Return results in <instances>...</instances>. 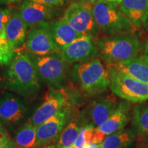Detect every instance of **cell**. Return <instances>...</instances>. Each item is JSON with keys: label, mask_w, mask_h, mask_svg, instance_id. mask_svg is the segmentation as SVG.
<instances>
[{"label": "cell", "mask_w": 148, "mask_h": 148, "mask_svg": "<svg viewBox=\"0 0 148 148\" xmlns=\"http://www.w3.org/2000/svg\"><path fill=\"white\" fill-rule=\"evenodd\" d=\"M9 64L6 73L9 89L21 95H29L39 89L40 78L31 56L18 51Z\"/></svg>", "instance_id": "1"}, {"label": "cell", "mask_w": 148, "mask_h": 148, "mask_svg": "<svg viewBox=\"0 0 148 148\" xmlns=\"http://www.w3.org/2000/svg\"><path fill=\"white\" fill-rule=\"evenodd\" d=\"M96 45L98 53L108 64L134 58L140 50V42L134 33L108 36L98 40Z\"/></svg>", "instance_id": "2"}, {"label": "cell", "mask_w": 148, "mask_h": 148, "mask_svg": "<svg viewBox=\"0 0 148 148\" xmlns=\"http://www.w3.org/2000/svg\"><path fill=\"white\" fill-rule=\"evenodd\" d=\"M118 5L96 1L92 6V14L98 29L108 36L132 34L137 29L122 13Z\"/></svg>", "instance_id": "3"}, {"label": "cell", "mask_w": 148, "mask_h": 148, "mask_svg": "<svg viewBox=\"0 0 148 148\" xmlns=\"http://www.w3.org/2000/svg\"><path fill=\"white\" fill-rule=\"evenodd\" d=\"M72 76L85 92L91 95L105 91L109 86L108 71L98 58L75 64Z\"/></svg>", "instance_id": "4"}, {"label": "cell", "mask_w": 148, "mask_h": 148, "mask_svg": "<svg viewBox=\"0 0 148 148\" xmlns=\"http://www.w3.org/2000/svg\"><path fill=\"white\" fill-rule=\"evenodd\" d=\"M109 87L118 97L129 102L140 103L148 99V84L140 82L116 67L114 64L107 66Z\"/></svg>", "instance_id": "5"}, {"label": "cell", "mask_w": 148, "mask_h": 148, "mask_svg": "<svg viewBox=\"0 0 148 148\" xmlns=\"http://www.w3.org/2000/svg\"><path fill=\"white\" fill-rule=\"evenodd\" d=\"M25 49L33 55L42 56L60 53V49L53 40L50 24L47 22L32 27L27 33Z\"/></svg>", "instance_id": "6"}, {"label": "cell", "mask_w": 148, "mask_h": 148, "mask_svg": "<svg viewBox=\"0 0 148 148\" xmlns=\"http://www.w3.org/2000/svg\"><path fill=\"white\" fill-rule=\"evenodd\" d=\"M36 66L38 77L48 84L57 85L64 78L66 62L60 53L31 57Z\"/></svg>", "instance_id": "7"}, {"label": "cell", "mask_w": 148, "mask_h": 148, "mask_svg": "<svg viewBox=\"0 0 148 148\" xmlns=\"http://www.w3.org/2000/svg\"><path fill=\"white\" fill-rule=\"evenodd\" d=\"M64 18L77 32L92 37L99 29L96 25L92 6L81 2H74L66 9Z\"/></svg>", "instance_id": "8"}, {"label": "cell", "mask_w": 148, "mask_h": 148, "mask_svg": "<svg viewBox=\"0 0 148 148\" xmlns=\"http://www.w3.org/2000/svg\"><path fill=\"white\" fill-rule=\"evenodd\" d=\"M118 104L115 98L111 96L92 101L82 112L84 126L99 127L113 113Z\"/></svg>", "instance_id": "9"}, {"label": "cell", "mask_w": 148, "mask_h": 148, "mask_svg": "<svg viewBox=\"0 0 148 148\" xmlns=\"http://www.w3.org/2000/svg\"><path fill=\"white\" fill-rule=\"evenodd\" d=\"M98 53L97 45L92 37L82 36L60 49V54L66 62H84L92 60Z\"/></svg>", "instance_id": "10"}, {"label": "cell", "mask_w": 148, "mask_h": 148, "mask_svg": "<svg viewBox=\"0 0 148 148\" xmlns=\"http://www.w3.org/2000/svg\"><path fill=\"white\" fill-rule=\"evenodd\" d=\"M130 109L128 102H120L110 117L99 127L95 128L92 143L100 144L106 136L124 128L130 119Z\"/></svg>", "instance_id": "11"}, {"label": "cell", "mask_w": 148, "mask_h": 148, "mask_svg": "<svg viewBox=\"0 0 148 148\" xmlns=\"http://www.w3.org/2000/svg\"><path fill=\"white\" fill-rule=\"evenodd\" d=\"M67 96L63 90H53L48 93L45 101L36 109L29 122L36 127L40 124L63 110L67 101Z\"/></svg>", "instance_id": "12"}, {"label": "cell", "mask_w": 148, "mask_h": 148, "mask_svg": "<svg viewBox=\"0 0 148 148\" xmlns=\"http://www.w3.org/2000/svg\"><path fill=\"white\" fill-rule=\"evenodd\" d=\"M66 119V112L62 110L38 125L36 127V147H45L56 141L63 129Z\"/></svg>", "instance_id": "13"}, {"label": "cell", "mask_w": 148, "mask_h": 148, "mask_svg": "<svg viewBox=\"0 0 148 148\" xmlns=\"http://www.w3.org/2000/svg\"><path fill=\"white\" fill-rule=\"evenodd\" d=\"M25 107L23 101L11 93L0 96V121L8 124H14L25 116Z\"/></svg>", "instance_id": "14"}, {"label": "cell", "mask_w": 148, "mask_h": 148, "mask_svg": "<svg viewBox=\"0 0 148 148\" xmlns=\"http://www.w3.org/2000/svg\"><path fill=\"white\" fill-rule=\"evenodd\" d=\"M119 9L136 28L147 21L148 0H121Z\"/></svg>", "instance_id": "15"}, {"label": "cell", "mask_w": 148, "mask_h": 148, "mask_svg": "<svg viewBox=\"0 0 148 148\" xmlns=\"http://www.w3.org/2000/svg\"><path fill=\"white\" fill-rule=\"evenodd\" d=\"M18 12L27 26L31 27L46 22L51 16L50 8L25 0L22 3Z\"/></svg>", "instance_id": "16"}, {"label": "cell", "mask_w": 148, "mask_h": 148, "mask_svg": "<svg viewBox=\"0 0 148 148\" xmlns=\"http://www.w3.org/2000/svg\"><path fill=\"white\" fill-rule=\"evenodd\" d=\"M27 27L18 11H12L11 18L7 25L5 35L7 42L14 51L25 41Z\"/></svg>", "instance_id": "17"}, {"label": "cell", "mask_w": 148, "mask_h": 148, "mask_svg": "<svg viewBox=\"0 0 148 148\" xmlns=\"http://www.w3.org/2000/svg\"><path fill=\"white\" fill-rule=\"evenodd\" d=\"M114 64L130 76L148 84V56L147 55L136 56L127 60Z\"/></svg>", "instance_id": "18"}, {"label": "cell", "mask_w": 148, "mask_h": 148, "mask_svg": "<svg viewBox=\"0 0 148 148\" xmlns=\"http://www.w3.org/2000/svg\"><path fill=\"white\" fill-rule=\"evenodd\" d=\"M50 29L53 40L60 49L83 36L73 29L64 18L50 24Z\"/></svg>", "instance_id": "19"}, {"label": "cell", "mask_w": 148, "mask_h": 148, "mask_svg": "<svg viewBox=\"0 0 148 148\" xmlns=\"http://www.w3.org/2000/svg\"><path fill=\"white\" fill-rule=\"evenodd\" d=\"M136 135L134 129L123 128L106 136L99 146L100 148H130Z\"/></svg>", "instance_id": "20"}, {"label": "cell", "mask_w": 148, "mask_h": 148, "mask_svg": "<svg viewBox=\"0 0 148 148\" xmlns=\"http://www.w3.org/2000/svg\"><path fill=\"white\" fill-rule=\"evenodd\" d=\"M132 125L136 133L148 137V103H138L132 111Z\"/></svg>", "instance_id": "21"}, {"label": "cell", "mask_w": 148, "mask_h": 148, "mask_svg": "<svg viewBox=\"0 0 148 148\" xmlns=\"http://www.w3.org/2000/svg\"><path fill=\"white\" fill-rule=\"evenodd\" d=\"M14 140L16 148H35L36 145V127L28 121L17 131Z\"/></svg>", "instance_id": "22"}, {"label": "cell", "mask_w": 148, "mask_h": 148, "mask_svg": "<svg viewBox=\"0 0 148 148\" xmlns=\"http://www.w3.org/2000/svg\"><path fill=\"white\" fill-rule=\"evenodd\" d=\"M81 127L75 122L70 123L60 134L57 148H69L73 145L80 132Z\"/></svg>", "instance_id": "23"}, {"label": "cell", "mask_w": 148, "mask_h": 148, "mask_svg": "<svg viewBox=\"0 0 148 148\" xmlns=\"http://www.w3.org/2000/svg\"><path fill=\"white\" fill-rule=\"evenodd\" d=\"M95 128L90 126H83L73 145L69 148H86L92 144V136Z\"/></svg>", "instance_id": "24"}, {"label": "cell", "mask_w": 148, "mask_h": 148, "mask_svg": "<svg viewBox=\"0 0 148 148\" xmlns=\"http://www.w3.org/2000/svg\"><path fill=\"white\" fill-rule=\"evenodd\" d=\"M15 51L9 45L6 40L0 38V64H10L14 57Z\"/></svg>", "instance_id": "25"}, {"label": "cell", "mask_w": 148, "mask_h": 148, "mask_svg": "<svg viewBox=\"0 0 148 148\" xmlns=\"http://www.w3.org/2000/svg\"><path fill=\"white\" fill-rule=\"evenodd\" d=\"M12 11L10 8L0 9V38L6 40L5 30L10 21Z\"/></svg>", "instance_id": "26"}, {"label": "cell", "mask_w": 148, "mask_h": 148, "mask_svg": "<svg viewBox=\"0 0 148 148\" xmlns=\"http://www.w3.org/2000/svg\"><path fill=\"white\" fill-rule=\"evenodd\" d=\"M25 1H32L51 8V7H58L62 5L64 3L65 0H25Z\"/></svg>", "instance_id": "27"}, {"label": "cell", "mask_w": 148, "mask_h": 148, "mask_svg": "<svg viewBox=\"0 0 148 148\" xmlns=\"http://www.w3.org/2000/svg\"><path fill=\"white\" fill-rule=\"evenodd\" d=\"M11 140L8 135H5L3 137L0 138V148H4Z\"/></svg>", "instance_id": "28"}, {"label": "cell", "mask_w": 148, "mask_h": 148, "mask_svg": "<svg viewBox=\"0 0 148 148\" xmlns=\"http://www.w3.org/2000/svg\"><path fill=\"white\" fill-rule=\"evenodd\" d=\"M138 148H148V137L145 138V140L140 143Z\"/></svg>", "instance_id": "29"}, {"label": "cell", "mask_w": 148, "mask_h": 148, "mask_svg": "<svg viewBox=\"0 0 148 148\" xmlns=\"http://www.w3.org/2000/svg\"><path fill=\"white\" fill-rule=\"evenodd\" d=\"M79 2L83 3H86V4H88V5H93V3L95 2L97 0H79Z\"/></svg>", "instance_id": "30"}, {"label": "cell", "mask_w": 148, "mask_h": 148, "mask_svg": "<svg viewBox=\"0 0 148 148\" xmlns=\"http://www.w3.org/2000/svg\"><path fill=\"white\" fill-rule=\"evenodd\" d=\"M97 1H105V2H109V3H116V4H119L121 3V0H97Z\"/></svg>", "instance_id": "31"}, {"label": "cell", "mask_w": 148, "mask_h": 148, "mask_svg": "<svg viewBox=\"0 0 148 148\" xmlns=\"http://www.w3.org/2000/svg\"><path fill=\"white\" fill-rule=\"evenodd\" d=\"M4 148H16V145L15 142H14L13 140H11L9 143Z\"/></svg>", "instance_id": "32"}, {"label": "cell", "mask_w": 148, "mask_h": 148, "mask_svg": "<svg viewBox=\"0 0 148 148\" xmlns=\"http://www.w3.org/2000/svg\"><path fill=\"white\" fill-rule=\"evenodd\" d=\"M5 135H6V132H5V131L4 130V129H3L2 125H1V122H0V138L3 137V136H5Z\"/></svg>", "instance_id": "33"}, {"label": "cell", "mask_w": 148, "mask_h": 148, "mask_svg": "<svg viewBox=\"0 0 148 148\" xmlns=\"http://www.w3.org/2000/svg\"><path fill=\"white\" fill-rule=\"evenodd\" d=\"M86 148H100V146H99V144L92 143L91 145H88V147H86Z\"/></svg>", "instance_id": "34"}, {"label": "cell", "mask_w": 148, "mask_h": 148, "mask_svg": "<svg viewBox=\"0 0 148 148\" xmlns=\"http://www.w3.org/2000/svg\"><path fill=\"white\" fill-rule=\"evenodd\" d=\"M19 0H0V2L2 3H12L15 2V1H18Z\"/></svg>", "instance_id": "35"}, {"label": "cell", "mask_w": 148, "mask_h": 148, "mask_svg": "<svg viewBox=\"0 0 148 148\" xmlns=\"http://www.w3.org/2000/svg\"><path fill=\"white\" fill-rule=\"evenodd\" d=\"M144 49H145V52L146 53V55L148 56V40L145 42V47H144Z\"/></svg>", "instance_id": "36"}, {"label": "cell", "mask_w": 148, "mask_h": 148, "mask_svg": "<svg viewBox=\"0 0 148 148\" xmlns=\"http://www.w3.org/2000/svg\"><path fill=\"white\" fill-rule=\"evenodd\" d=\"M143 27V28L145 29L146 31H147V32H148V21L146 22L145 24H144Z\"/></svg>", "instance_id": "37"}, {"label": "cell", "mask_w": 148, "mask_h": 148, "mask_svg": "<svg viewBox=\"0 0 148 148\" xmlns=\"http://www.w3.org/2000/svg\"><path fill=\"white\" fill-rule=\"evenodd\" d=\"M40 148H56L55 145H49L47 146H45V147H40Z\"/></svg>", "instance_id": "38"}, {"label": "cell", "mask_w": 148, "mask_h": 148, "mask_svg": "<svg viewBox=\"0 0 148 148\" xmlns=\"http://www.w3.org/2000/svg\"><path fill=\"white\" fill-rule=\"evenodd\" d=\"M0 80H1V75H0Z\"/></svg>", "instance_id": "39"}, {"label": "cell", "mask_w": 148, "mask_h": 148, "mask_svg": "<svg viewBox=\"0 0 148 148\" xmlns=\"http://www.w3.org/2000/svg\"><path fill=\"white\" fill-rule=\"evenodd\" d=\"M17 148H21V147H17Z\"/></svg>", "instance_id": "40"}]
</instances>
